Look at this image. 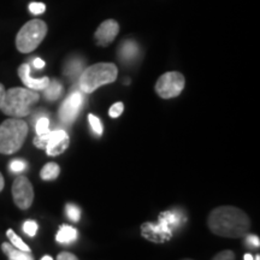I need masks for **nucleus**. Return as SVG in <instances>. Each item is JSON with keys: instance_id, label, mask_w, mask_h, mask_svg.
I'll use <instances>...</instances> for the list:
<instances>
[{"instance_id": "nucleus-32", "label": "nucleus", "mask_w": 260, "mask_h": 260, "mask_svg": "<svg viewBox=\"0 0 260 260\" xmlns=\"http://www.w3.org/2000/svg\"><path fill=\"white\" fill-rule=\"evenodd\" d=\"M243 260H254V259H253L252 254H249V253H247V254H245V256H243Z\"/></svg>"}, {"instance_id": "nucleus-9", "label": "nucleus", "mask_w": 260, "mask_h": 260, "mask_svg": "<svg viewBox=\"0 0 260 260\" xmlns=\"http://www.w3.org/2000/svg\"><path fill=\"white\" fill-rule=\"evenodd\" d=\"M119 32V24L115 19H106L96 29L94 39L99 46L106 47L115 40Z\"/></svg>"}, {"instance_id": "nucleus-35", "label": "nucleus", "mask_w": 260, "mask_h": 260, "mask_svg": "<svg viewBox=\"0 0 260 260\" xmlns=\"http://www.w3.org/2000/svg\"><path fill=\"white\" fill-rule=\"evenodd\" d=\"M182 260H193V259H182Z\"/></svg>"}, {"instance_id": "nucleus-10", "label": "nucleus", "mask_w": 260, "mask_h": 260, "mask_svg": "<svg viewBox=\"0 0 260 260\" xmlns=\"http://www.w3.org/2000/svg\"><path fill=\"white\" fill-rule=\"evenodd\" d=\"M69 142V135L64 130H54V132H51L46 147H45L46 153L50 157H57V155H59L67 151Z\"/></svg>"}, {"instance_id": "nucleus-17", "label": "nucleus", "mask_w": 260, "mask_h": 260, "mask_svg": "<svg viewBox=\"0 0 260 260\" xmlns=\"http://www.w3.org/2000/svg\"><path fill=\"white\" fill-rule=\"evenodd\" d=\"M6 235L9 237L10 243H11L14 247H16L17 249H21V251H24V252H31L30 247H29L27 243H24L23 240H22L12 229H9L8 232H6Z\"/></svg>"}, {"instance_id": "nucleus-6", "label": "nucleus", "mask_w": 260, "mask_h": 260, "mask_svg": "<svg viewBox=\"0 0 260 260\" xmlns=\"http://www.w3.org/2000/svg\"><path fill=\"white\" fill-rule=\"evenodd\" d=\"M186 86V79L178 71H169L159 77L155 83V93L162 99H172L182 93Z\"/></svg>"}, {"instance_id": "nucleus-21", "label": "nucleus", "mask_w": 260, "mask_h": 260, "mask_svg": "<svg viewBox=\"0 0 260 260\" xmlns=\"http://www.w3.org/2000/svg\"><path fill=\"white\" fill-rule=\"evenodd\" d=\"M23 232L28 236H35V234L38 232V223L34 222V220H27V222H24Z\"/></svg>"}, {"instance_id": "nucleus-5", "label": "nucleus", "mask_w": 260, "mask_h": 260, "mask_svg": "<svg viewBox=\"0 0 260 260\" xmlns=\"http://www.w3.org/2000/svg\"><path fill=\"white\" fill-rule=\"evenodd\" d=\"M47 34V24L41 19H31L19 29L16 47L21 53H30L38 48Z\"/></svg>"}, {"instance_id": "nucleus-25", "label": "nucleus", "mask_w": 260, "mask_h": 260, "mask_svg": "<svg viewBox=\"0 0 260 260\" xmlns=\"http://www.w3.org/2000/svg\"><path fill=\"white\" fill-rule=\"evenodd\" d=\"M27 168V164L23 160H19V159H16V160H12L10 162V169L14 172H21L23 171L24 169Z\"/></svg>"}, {"instance_id": "nucleus-33", "label": "nucleus", "mask_w": 260, "mask_h": 260, "mask_svg": "<svg viewBox=\"0 0 260 260\" xmlns=\"http://www.w3.org/2000/svg\"><path fill=\"white\" fill-rule=\"evenodd\" d=\"M41 260H53V259H52L50 255H45V256H44V258H42Z\"/></svg>"}, {"instance_id": "nucleus-31", "label": "nucleus", "mask_w": 260, "mask_h": 260, "mask_svg": "<svg viewBox=\"0 0 260 260\" xmlns=\"http://www.w3.org/2000/svg\"><path fill=\"white\" fill-rule=\"evenodd\" d=\"M4 184H5V182H4V177H3V175L0 174V191H2L3 189H4Z\"/></svg>"}, {"instance_id": "nucleus-2", "label": "nucleus", "mask_w": 260, "mask_h": 260, "mask_svg": "<svg viewBox=\"0 0 260 260\" xmlns=\"http://www.w3.org/2000/svg\"><path fill=\"white\" fill-rule=\"evenodd\" d=\"M39 99L40 95L37 90L15 87L6 90L0 110L12 118H23L30 115L32 107Z\"/></svg>"}, {"instance_id": "nucleus-28", "label": "nucleus", "mask_w": 260, "mask_h": 260, "mask_svg": "<svg viewBox=\"0 0 260 260\" xmlns=\"http://www.w3.org/2000/svg\"><path fill=\"white\" fill-rule=\"evenodd\" d=\"M81 69V63L77 65V67H75V61H71V63L68 65L67 67V73L68 74H75L77 73Z\"/></svg>"}, {"instance_id": "nucleus-3", "label": "nucleus", "mask_w": 260, "mask_h": 260, "mask_svg": "<svg viewBox=\"0 0 260 260\" xmlns=\"http://www.w3.org/2000/svg\"><path fill=\"white\" fill-rule=\"evenodd\" d=\"M28 124L21 118H9L0 124V153L14 154L23 146Z\"/></svg>"}, {"instance_id": "nucleus-29", "label": "nucleus", "mask_w": 260, "mask_h": 260, "mask_svg": "<svg viewBox=\"0 0 260 260\" xmlns=\"http://www.w3.org/2000/svg\"><path fill=\"white\" fill-rule=\"evenodd\" d=\"M32 65H34V68H37V69H42V68L45 67V61L40 59V58H35V59L32 60Z\"/></svg>"}, {"instance_id": "nucleus-4", "label": "nucleus", "mask_w": 260, "mask_h": 260, "mask_svg": "<svg viewBox=\"0 0 260 260\" xmlns=\"http://www.w3.org/2000/svg\"><path fill=\"white\" fill-rule=\"evenodd\" d=\"M118 76V68L113 63H98L88 67L80 76V88L89 94L95 92L99 87L112 83Z\"/></svg>"}, {"instance_id": "nucleus-8", "label": "nucleus", "mask_w": 260, "mask_h": 260, "mask_svg": "<svg viewBox=\"0 0 260 260\" xmlns=\"http://www.w3.org/2000/svg\"><path fill=\"white\" fill-rule=\"evenodd\" d=\"M83 105V96L80 92H74L70 94L59 109V118L65 124H71L77 115H79L81 107Z\"/></svg>"}, {"instance_id": "nucleus-19", "label": "nucleus", "mask_w": 260, "mask_h": 260, "mask_svg": "<svg viewBox=\"0 0 260 260\" xmlns=\"http://www.w3.org/2000/svg\"><path fill=\"white\" fill-rule=\"evenodd\" d=\"M65 211H67V214L68 217H69V219L73 220V222H79L81 217V210L76 206V205H73V204L67 205Z\"/></svg>"}, {"instance_id": "nucleus-14", "label": "nucleus", "mask_w": 260, "mask_h": 260, "mask_svg": "<svg viewBox=\"0 0 260 260\" xmlns=\"http://www.w3.org/2000/svg\"><path fill=\"white\" fill-rule=\"evenodd\" d=\"M77 239V230L73 226L69 225H61L59 228V232L57 233L56 240L59 243H70L74 242Z\"/></svg>"}, {"instance_id": "nucleus-20", "label": "nucleus", "mask_w": 260, "mask_h": 260, "mask_svg": "<svg viewBox=\"0 0 260 260\" xmlns=\"http://www.w3.org/2000/svg\"><path fill=\"white\" fill-rule=\"evenodd\" d=\"M88 121L90 123V126H92V129L94 130V133H95L96 135H102L103 134V124H102V122H100V119L98 118L96 116L89 115L88 116Z\"/></svg>"}, {"instance_id": "nucleus-18", "label": "nucleus", "mask_w": 260, "mask_h": 260, "mask_svg": "<svg viewBox=\"0 0 260 260\" xmlns=\"http://www.w3.org/2000/svg\"><path fill=\"white\" fill-rule=\"evenodd\" d=\"M35 130H37L38 135L46 134L50 132V119L47 117H41L38 119L37 125H35Z\"/></svg>"}, {"instance_id": "nucleus-12", "label": "nucleus", "mask_w": 260, "mask_h": 260, "mask_svg": "<svg viewBox=\"0 0 260 260\" xmlns=\"http://www.w3.org/2000/svg\"><path fill=\"white\" fill-rule=\"evenodd\" d=\"M2 251L8 255L9 260H34V256L31 255L30 252L21 251L8 242L3 243Z\"/></svg>"}, {"instance_id": "nucleus-24", "label": "nucleus", "mask_w": 260, "mask_h": 260, "mask_svg": "<svg viewBox=\"0 0 260 260\" xmlns=\"http://www.w3.org/2000/svg\"><path fill=\"white\" fill-rule=\"evenodd\" d=\"M45 10H46V5L42 4V3H31V4L29 5V11H30L32 15L44 14Z\"/></svg>"}, {"instance_id": "nucleus-13", "label": "nucleus", "mask_w": 260, "mask_h": 260, "mask_svg": "<svg viewBox=\"0 0 260 260\" xmlns=\"http://www.w3.org/2000/svg\"><path fill=\"white\" fill-rule=\"evenodd\" d=\"M139 53V47L134 41H124L122 44V46H119V58H122L123 60H130L134 59Z\"/></svg>"}, {"instance_id": "nucleus-27", "label": "nucleus", "mask_w": 260, "mask_h": 260, "mask_svg": "<svg viewBox=\"0 0 260 260\" xmlns=\"http://www.w3.org/2000/svg\"><path fill=\"white\" fill-rule=\"evenodd\" d=\"M57 260H79L76 255H74L73 253L69 252H61L58 254Z\"/></svg>"}, {"instance_id": "nucleus-30", "label": "nucleus", "mask_w": 260, "mask_h": 260, "mask_svg": "<svg viewBox=\"0 0 260 260\" xmlns=\"http://www.w3.org/2000/svg\"><path fill=\"white\" fill-rule=\"evenodd\" d=\"M5 93H6V89H5L4 84L0 83V107H2V105H3V102H4Z\"/></svg>"}, {"instance_id": "nucleus-11", "label": "nucleus", "mask_w": 260, "mask_h": 260, "mask_svg": "<svg viewBox=\"0 0 260 260\" xmlns=\"http://www.w3.org/2000/svg\"><path fill=\"white\" fill-rule=\"evenodd\" d=\"M18 76L27 88L31 90H44L50 83V79L47 76L41 79H34L30 76V67L28 64H22L18 68Z\"/></svg>"}, {"instance_id": "nucleus-26", "label": "nucleus", "mask_w": 260, "mask_h": 260, "mask_svg": "<svg viewBox=\"0 0 260 260\" xmlns=\"http://www.w3.org/2000/svg\"><path fill=\"white\" fill-rule=\"evenodd\" d=\"M246 243L249 247H254L255 248V247L260 246V240H259V237L255 235H248L246 239Z\"/></svg>"}, {"instance_id": "nucleus-34", "label": "nucleus", "mask_w": 260, "mask_h": 260, "mask_svg": "<svg viewBox=\"0 0 260 260\" xmlns=\"http://www.w3.org/2000/svg\"><path fill=\"white\" fill-rule=\"evenodd\" d=\"M255 260H260V255H259V254L255 256Z\"/></svg>"}, {"instance_id": "nucleus-23", "label": "nucleus", "mask_w": 260, "mask_h": 260, "mask_svg": "<svg viewBox=\"0 0 260 260\" xmlns=\"http://www.w3.org/2000/svg\"><path fill=\"white\" fill-rule=\"evenodd\" d=\"M212 260H235V253L230 251V249H226V251L217 253Z\"/></svg>"}, {"instance_id": "nucleus-22", "label": "nucleus", "mask_w": 260, "mask_h": 260, "mask_svg": "<svg viewBox=\"0 0 260 260\" xmlns=\"http://www.w3.org/2000/svg\"><path fill=\"white\" fill-rule=\"evenodd\" d=\"M123 110H124V105H123V103H116L110 107L109 115L110 117H112V118H117V117L122 115Z\"/></svg>"}, {"instance_id": "nucleus-7", "label": "nucleus", "mask_w": 260, "mask_h": 260, "mask_svg": "<svg viewBox=\"0 0 260 260\" xmlns=\"http://www.w3.org/2000/svg\"><path fill=\"white\" fill-rule=\"evenodd\" d=\"M12 198L18 209L28 210L34 201V189L25 176H17L12 183Z\"/></svg>"}, {"instance_id": "nucleus-1", "label": "nucleus", "mask_w": 260, "mask_h": 260, "mask_svg": "<svg viewBox=\"0 0 260 260\" xmlns=\"http://www.w3.org/2000/svg\"><path fill=\"white\" fill-rule=\"evenodd\" d=\"M207 225L214 235L240 239L251 229V219L245 211L234 206H219L211 211Z\"/></svg>"}, {"instance_id": "nucleus-16", "label": "nucleus", "mask_w": 260, "mask_h": 260, "mask_svg": "<svg viewBox=\"0 0 260 260\" xmlns=\"http://www.w3.org/2000/svg\"><path fill=\"white\" fill-rule=\"evenodd\" d=\"M44 90H45V98H46L47 100H50V102H53V100H57L58 98L61 95L63 87H61V84L58 82V81L53 80V81H50L48 86Z\"/></svg>"}, {"instance_id": "nucleus-15", "label": "nucleus", "mask_w": 260, "mask_h": 260, "mask_svg": "<svg viewBox=\"0 0 260 260\" xmlns=\"http://www.w3.org/2000/svg\"><path fill=\"white\" fill-rule=\"evenodd\" d=\"M59 165L56 164V162H47V164L41 169L40 176L44 181H52L56 180V178L59 176Z\"/></svg>"}]
</instances>
